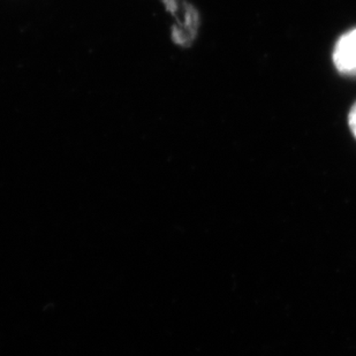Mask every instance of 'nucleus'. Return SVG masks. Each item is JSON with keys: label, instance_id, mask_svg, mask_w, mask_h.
<instances>
[{"label": "nucleus", "instance_id": "obj_1", "mask_svg": "<svg viewBox=\"0 0 356 356\" xmlns=\"http://www.w3.org/2000/svg\"><path fill=\"white\" fill-rule=\"evenodd\" d=\"M333 63L340 73L356 76V29L343 34L337 42Z\"/></svg>", "mask_w": 356, "mask_h": 356}, {"label": "nucleus", "instance_id": "obj_2", "mask_svg": "<svg viewBox=\"0 0 356 356\" xmlns=\"http://www.w3.org/2000/svg\"><path fill=\"white\" fill-rule=\"evenodd\" d=\"M348 122H350V131H352V133H353L354 136L356 138V103L353 105L352 110H350Z\"/></svg>", "mask_w": 356, "mask_h": 356}]
</instances>
